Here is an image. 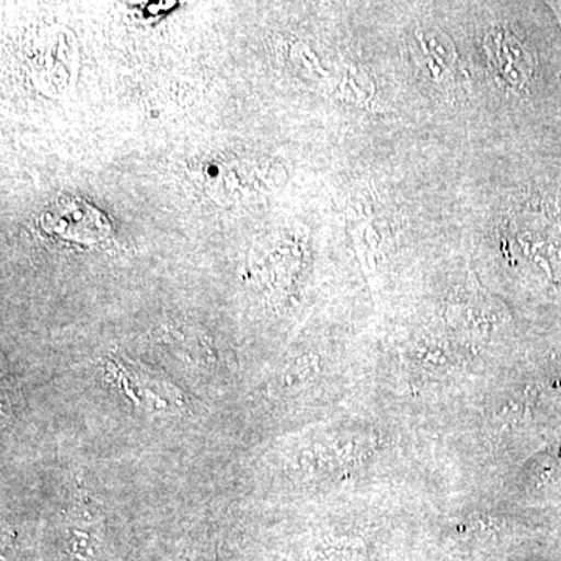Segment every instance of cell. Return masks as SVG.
Wrapping results in <instances>:
<instances>
[{
  "label": "cell",
  "instance_id": "3",
  "mask_svg": "<svg viewBox=\"0 0 561 561\" xmlns=\"http://www.w3.org/2000/svg\"><path fill=\"white\" fill-rule=\"evenodd\" d=\"M98 210L90 208V205L68 201L58 203L57 208L47 214L43 224L49 232L66 241L95 242L108 230L103 217L98 219Z\"/></svg>",
  "mask_w": 561,
  "mask_h": 561
},
{
  "label": "cell",
  "instance_id": "2",
  "mask_svg": "<svg viewBox=\"0 0 561 561\" xmlns=\"http://www.w3.org/2000/svg\"><path fill=\"white\" fill-rule=\"evenodd\" d=\"M412 46L416 65L434 83L454 79L459 69V55L445 32L434 25L416 28Z\"/></svg>",
  "mask_w": 561,
  "mask_h": 561
},
{
  "label": "cell",
  "instance_id": "1",
  "mask_svg": "<svg viewBox=\"0 0 561 561\" xmlns=\"http://www.w3.org/2000/svg\"><path fill=\"white\" fill-rule=\"evenodd\" d=\"M483 49L489 57L494 76L511 90L522 91L535 72L534 54L518 36L512 32L493 31L483 39Z\"/></svg>",
  "mask_w": 561,
  "mask_h": 561
}]
</instances>
